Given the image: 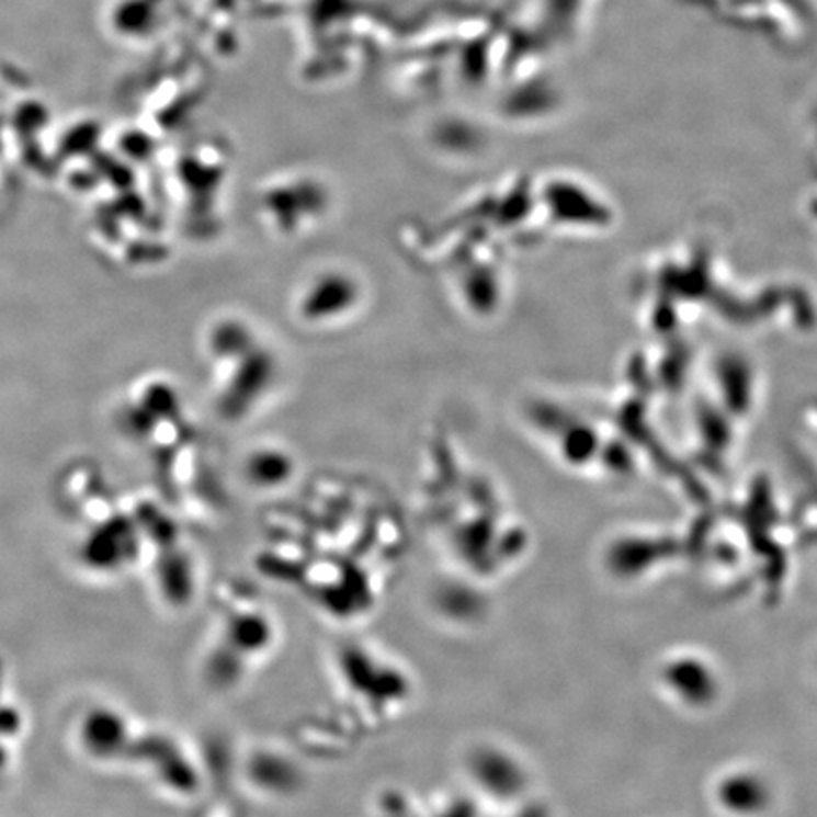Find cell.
I'll return each instance as SVG.
<instances>
[]
</instances>
